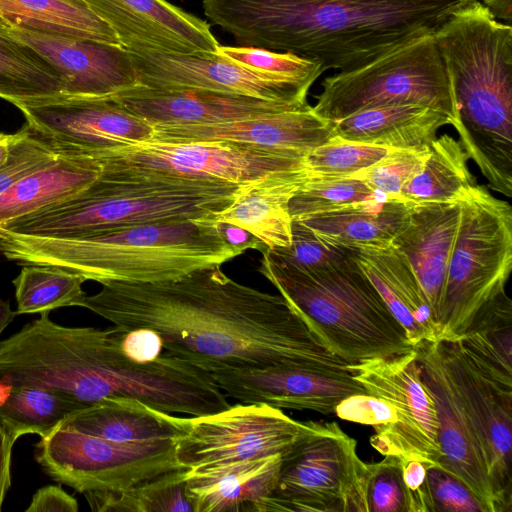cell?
<instances>
[{"label": "cell", "instance_id": "cell-1", "mask_svg": "<svg viewBox=\"0 0 512 512\" xmlns=\"http://www.w3.org/2000/svg\"><path fill=\"white\" fill-rule=\"evenodd\" d=\"M77 306L124 330L155 331L164 351L209 373L286 366L347 370L348 363L324 346L284 297L241 284L220 265L156 283L109 282Z\"/></svg>", "mask_w": 512, "mask_h": 512}, {"label": "cell", "instance_id": "cell-2", "mask_svg": "<svg viewBox=\"0 0 512 512\" xmlns=\"http://www.w3.org/2000/svg\"><path fill=\"white\" fill-rule=\"evenodd\" d=\"M471 0H201L240 46L351 70L427 34Z\"/></svg>", "mask_w": 512, "mask_h": 512}, {"label": "cell", "instance_id": "cell-3", "mask_svg": "<svg viewBox=\"0 0 512 512\" xmlns=\"http://www.w3.org/2000/svg\"><path fill=\"white\" fill-rule=\"evenodd\" d=\"M123 332L117 326H62L41 314L0 340V391L35 386L87 407L124 398L178 412L188 391L184 363L168 353L150 363L134 362L121 347Z\"/></svg>", "mask_w": 512, "mask_h": 512}, {"label": "cell", "instance_id": "cell-4", "mask_svg": "<svg viewBox=\"0 0 512 512\" xmlns=\"http://www.w3.org/2000/svg\"><path fill=\"white\" fill-rule=\"evenodd\" d=\"M246 251L221 224L161 221L97 230L68 238L0 235V253L20 265H50L100 284L156 283L222 265Z\"/></svg>", "mask_w": 512, "mask_h": 512}, {"label": "cell", "instance_id": "cell-5", "mask_svg": "<svg viewBox=\"0 0 512 512\" xmlns=\"http://www.w3.org/2000/svg\"><path fill=\"white\" fill-rule=\"evenodd\" d=\"M259 272L335 356L347 363L408 353L414 346L355 260L303 271L262 250Z\"/></svg>", "mask_w": 512, "mask_h": 512}, {"label": "cell", "instance_id": "cell-6", "mask_svg": "<svg viewBox=\"0 0 512 512\" xmlns=\"http://www.w3.org/2000/svg\"><path fill=\"white\" fill-rule=\"evenodd\" d=\"M240 185L101 175L82 193L11 223L0 235L68 238L122 226L206 219L227 208Z\"/></svg>", "mask_w": 512, "mask_h": 512}, {"label": "cell", "instance_id": "cell-7", "mask_svg": "<svg viewBox=\"0 0 512 512\" xmlns=\"http://www.w3.org/2000/svg\"><path fill=\"white\" fill-rule=\"evenodd\" d=\"M460 222L438 314L439 341H456L500 294L512 269V208L475 185Z\"/></svg>", "mask_w": 512, "mask_h": 512}, {"label": "cell", "instance_id": "cell-8", "mask_svg": "<svg viewBox=\"0 0 512 512\" xmlns=\"http://www.w3.org/2000/svg\"><path fill=\"white\" fill-rule=\"evenodd\" d=\"M313 110L335 122L358 111L417 104L444 113L455 127L457 109L432 34L414 39L373 61L326 77Z\"/></svg>", "mask_w": 512, "mask_h": 512}, {"label": "cell", "instance_id": "cell-9", "mask_svg": "<svg viewBox=\"0 0 512 512\" xmlns=\"http://www.w3.org/2000/svg\"><path fill=\"white\" fill-rule=\"evenodd\" d=\"M336 422L304 421L282 454L273 493L253 512H367L366 462Z\"/></svg>", "mask_w": 512, "mask_h": 512}, {"label": "cell", "instance_id": "cell-10", "mask_svg": "<svg viewBox=\"0 0 512 512\" xmlns=\"http://www.w3.org/2000/svg\"><path fill=\"white\" fill-rule=\"evenodd\" d=\"M102 176L120 180H203L244 184L304 166V157L229 141L148 140L92 153Z\"/></svg>", "mask_w": 512, "mask_h": 512}, {"label": "cell", "instance_id": "cell-11", "mask_svg": "<svg viewBox=\"0 0 512 512\" xmlns=\"http://www.w3.org/2000/svg\"><path fill=\"white\" fill-rule=\"evenodd\" d=\"M174 440L119 443L57 428L35 445V460L51 479L77 492L125 490L187 469L176 458Z\"/></svg>", "mask_w": 512, "mask_h": 512}, {"label": "cell", "instance_id": "cell-12", "mask_svg": "<svg viewBox=\"0 0 512 512\" xmlns=\"http://www.w3.org/2000/svg\"><path fill=\"white\" fill-rule=\"evenodd\" d=\"M304 421L264 403H238L207 415L185 416L174 440L181 466L194 469L282 455L297 440Z\"/></svg>", "mask_w": 512, "mask_h": 512}, {"label": "cell", "instance_id": "cell-13", "mask_svg": "<svg viewBox=\"0 0 512 512\" xmlns=\"http://www.w3.org/2000/svg\"><path fill=\"white\" fill-rule=\"evenodd\" d=\"M346 368L367 394L385 400L396 411L397 422L370 437L372 447L384 456L438 464L441 452L437 415L432 396L421 379L415 349L348 363Z\"/></svg>", "mask_w": 512, "mask_h": 512}, {"label": "cell", "instance_id": "cell-14", "mask_svg": "<svg viewBox=\"0 0 512 512\" xmlns=\"http://www.w3.org/2000/svg\"><path fill=\"white\" fill-rule=\"evenodd\" d=\"M55 148L92 154L151 140L154 128L111 97L59 95L13 104Z\"/></svg>", "mask_w": 512, "mask_h": 512}, {"label": "cell", "instance_id": "cell-15", "mask_svg": "<svg viewBox=\"0 0 512 512\" xmlns=\"http://www.w3.org/2000/svg\"><path fill=\"white\" fill-rule=\"evenodd\" d=\"M139 85L154 89H201L309 106V86L260 74L217 53L177 54L128 50Z\"/></svg>", "mask_w": 512, "mask_h": 512}, {"label": "cell", "instance_id": "cell-16", "mask_svg": "<svg viewBox=\"0 0 512 512\" xmlns=\"http://www.w3.org/2000/svg\"><path fill=\"white\" fill-rule=\"evenodd\" d=\"M414 349L421 379L435 405L441 452L438 465L460 478L488 512H501L482 438L453 383L441 342H423Z\"/></svg>", "mask_w": 512, "mask_h": 512}, {"label": "cell", "instance_id": "cell-17", "mask_svg": "<svg viewBox=\"0 0 512 512\" xmlns=\"http://www.w3.org/2000/svg\"><path fill=\"white\" fill-rule=\"evenodd\" d=\"M440 342L453 383L482 438L501 512H510L512 382L484 370L456 341Z\"/></svg>", "mask_w": 512, "mask_h": 512}, {"label": "cell", "instance_id": "cell-18", "mask_svg": "<svg viewBox=\"0 0 512 512\" xmlns=\"http://www.w3.org/2000/svg\"><path fill=\"white\" fill-rule=\"evenodd\" d=\"M218 387L242 403H264L279 409L334 414L349 396L367 394L344 369L286 366L210 373Z\"/></svg>", "mask_w": 512, "mask_h": 512}, {"label": "cell", "instance_id": "cell-19", "mask_svg": "<svg viewBox=\"0 0 512 512\" xmlns=\"http://www.w3.org/2000/svg\"><path fill=\"white\" fill-rule=\"evenodd\" d=\"M127 50L217 53L210 25L167 0H83Z\"/></svg>", "mask_w": 512, "mask_h": 512}, {"label": "cell", "instance_id": "cell-20", "mask_svg": "<svg viewBox=\"0 0 512 512\" xmlns=\"http://www.w3.org/2000/svg\"><path fill=\"white\" fill-rule=\"evenodd\" d=\"M9 29L57 70L61 95L111 97L139 85L130 54L120 44Z\"/></svg>", "mask_w": 512, "mask_h": 512}, {"label": "cell", "instance_id": "cell-21", "mask_svg": "<svg viewBox=\"0 0 512 512\" xmlns=\"http://www.w3.org/2000/svg\"><path fill=\"white\" fill-rule=\"evenodd\" d=\"M111 98L155 126L207 125L304 109L291 104L201 89H154L142 85Z\"/></svg>", "mask_w": 512, "mask_h": 512}, {"label": "cell", "instance_id": "cell-22", "mask_svg": "<svg viewBox=\"0 0 512 512\" xmlns=\"http://www.w3.org/2000/svg\"><path fill=\"white\" fill-rule=\"evenodd\" d=\"M153 128L154 141H229L303 157L336 136L334 122L317 115L313 106L216 124Z\"/></svg>", "mask_w": 512, "mask_h": 512}, {"label": "cell", "instance_id": "cell-23", "mask_svg": "<svg viewBox=\"0 0 512 512\" xmlns=\"http://www.w3.org/2000/svg\"><path fill=\"white\" fill-rule=\"evenodd\" d=\"M460 215L461 202L410 206L392 242L411 266L437 323Z\"/></svg>", "mask_w": 512, "mask_h": 512}, {"label": "cell", "instance_id": "cell-24", "mask_svg": "<svg viewBox=\"0 0 512 512\" xmlns=\"http://www.w3.org/2000/svg\"><path fill=\"white\" fill-rule=\"evenodd\" d=\"M311 175L303 166L275 171L241 184L227 208L202 220L241 228L266 248L287 247L292 240L288 203Z\"/></svg>", "mask_w": 512, "mask_h": 512}, {"label": "cell", "instance_id": "cell-25", "mask_svg": "<svg viewBox=\"0 0 512 512\" xmlns=\"http://www.w3.org/2000/svg\"><path fill=\"white\" fill-rule=\"evenodd\" d=\"M359 268L373 284L415 347L439 341V326L411 266L392 244L350 249Z\"/></svg>", "mask_w": 512, "mask_h": 512}, {"label": "cell", "instance_id": "cell-26", "mask_svg": "<svg viewBox=\"0 0 512 512\" xmlns=\"http://www.w3.org/2000/svg\"><path fill=\"white\" fill-rule=\"evenodd\" d=\"M282 455L187 470L193 512L253 511L278 481Z\"/></svg>", "mask_w": 512, "mask_h": 512}, {"label": "cell", "instance_id": "cell-27", "mask_svg": "<svg viewBox=\"0 0 512 512\" xmlns=\"http://www.w3.org/2000/svg\"><path fill=\"white\" fill-rule=\"evenodd\" d=\"M56 150L60 151L56 159L0 195V231L19 219L75 197L101 176L102 165L96 157Z\"/></svg>", "mask_w": 512, "mask_h": 512}, {"label": "cell", "instance_id": "cell-28", "mask_svg": "<svg viewBox=\"0 0 512 512\" xmlns=\"http://www.w3.org/2000/svg\"><path fill=\"white\" fill-rule=\"evenodd\" d=\"M451 120L444 113L417 104L366 109L334 122L336 137L390 149L428 147Z\"/></svg>", "mask_w": 512, "mask_h": 512}, {"label": "cell", "instance_id": "cell-29", "mask_svg": "<svg viewBox=\"0 0 512 512\" xmlns=\"http://www.w3.org/2000/svg\"><path fill=\"white\" fill-rule=\"evenodd\" d=\"M59 428L106 440L131 443L176 439L184 417L160 411L137 399L102 401L71 414Z\"/></svg>", "mask_w": 512, "mask_h": 512}, {"label": "cell", "instance_id": "cell-30", "mask_svg": "<svg viewBox=\"0 0 512 512\" xmlns=\"http://www.w3.org/2000/svg\"><path fill=\"white\" fill-rule=\"evenodd\" d=\"M409 209L401 201L378 198L297 221L337 247H386L392 244Z\"/></svg>", "mask_w": 512, "mask_h": 512}, {"label": "cell", "instance_id": "cell-31", "mask_svg": "<svg viewBox=\"0 0 512 512\" xmlns=\"http://www.w3.org/2000/svg\"><path fill=\"white\" fill-rule=\"evenodd\" d=\"M0 21L19 30L120 44L83 0H0Z\"/></svg>", "mask_w": 512, "mask_h": 512}, {"label": "cell", "instance_id": "cell-32", "mask_svg": "<svg viewBox=\"0 0 512 512\" xmlns=\"http://www.w3.org/2000/svg\"><path fill=\"white\" fill-rule=\"evenodd\" d=\"M460 141L449 134L429 145L421 170L407 183L400 201L408 206L460 202L476 185Z\"/></svg>", "mask_w": 512, "mask_h": 512}, {"label": "cell", "instance_id": "cell-33", "mask_svg": "<svg viewBox=\"0 0 512 512\" xmlns=\"http://www.w3.org/2000/svg\"><path fill=\"white\" fill-rule=\"evenodd\" d=\"M62 94V79L35 48L0 21V98L14 104Z\"/></svg>", "mask_w": 512, "mask_h": 512}, {"label": "cell", "instance_id": "cell-34", "mask_svg": "<svg viewBox=\"0 0 512 512\" xmlns=\"http://www.w3.org/2000/svg\"><path fill=\"white\" fill-rule=\"evenodd\" d=\"M86 407L42 387L19 386L0 391V421L15 442L27 434L45 438L71 414Z\"/></svg>", "mask_w": 512, "mask_h": 512}, {"label": "cell", "instance_id": "cell-35", "mask_svg": "<svg viewBox=\"0 0 512 512\" xmlns=\"http://www.w3.org/2000/svg\"><path fill=\"white\" fill-rule=\"evenodd\" d=\"M187 470L161 473L125 490L83 494L96 512H193L186 490Z\"/></svg>", "mask_w": 512, "mask_h": 512}, {"label": "cell", "instance_id": "cell-36", "mask_svg": "<svg viewBox=\"0 0 512 512\" xmlns=\"http://www.w3.org/2000/svg\"><path fill=\"white\" fill-rule=\"evenodd\" d=\"M456 342L490 373L512 380V303L506 291L485 308Z\"/></svg>", "mask_w": 512, "mask_h": 512}, {"label": "cell", "instance_id": "cell-37", "mask_svg": "<svg viewBox=\"0 0 512 512\" xmlns=\"http://www.w3.org/2000/svg\"><path fill=\"white\" fill-rule=\"evenodd\" d=\"M85 278L50 265H23L12 280L17 301L16 315L44 314L67 306H77L86 295Z\"/></svg>", "mask_w": 512, "mask_h": 512}, {"label": "cell", "instance_id": "cell-38", "mask_svg": "<svg viewBox=\"0 0 512 512\" xmlns=\"http://www.w3.org/2000/svg\"><path fill=\"white\" fill-rule=\"evenodd\" d=\"M378 198L381 197L357 178H324L311 175L290 199L288 210L292 221L303 220Z\"/></svg>", "mask_w": 512, "mask_h": 512}, {"label": "cell", "instance_id": "cell-39", "mask_svg": "<svg viewBox=\"0 0 512 512\" xmlns=\"http://www.w3.org/2000/svg\"><path fill=\"white\" fill-rule=\"evenodd\" d=\"M217 54L260 74L309 87L325 71L319 61L291 52L219 45Z\"/></svg>", "mask_w": 512, "mask_h": 512}, {"label": "cell", "instance_id": "cell-40", "mask_svg": "<svg viewBox=\"0 0 512 512\" xmlns=\"http://www.w3.org/2000/svg\"><path fill=\"white\" fill-rule=\"evenodd\" d=\"M394 149L334 137L304 157L305 168L324 178L352 177Z\"/></svg>", "mask_w": 512, "mask_h": 512}, {"label": "cell", "instance_id": "cell-41", "mask_svg": "<svg viewBox=\"0 0 512 512\" xmlns=\"http://www.w3.org/2000/svg\"><path fill=\"white\" fill-rule=\"evenodd\" d=\"M269 254L285 265L316 271L343 265L352 261L350 249L334 246L322 240L301 221H292V240L289 246L266 248Z\"/></svg>", "mask_w": 512, "mask_h": 512}, {"label": "cell", "instance_id": "cell-42", "mask_svg": "<svg viewBox=\"0 0 512 512\" xmlns=\"http://www.w3.org/2000/svg\"><path fill=\"white\" fill-rule=\"evenodd\" d=\"M428 151L429 146L419 149H394L352 177L361 180L379 197L400 201L403 188L421 170Z\"/></svg>", "mask_w": 512, "mask_h": 512}, {"label": "cell", "instance_id": "cell-43", "mask_svg": "<svg viewBox=\"0 0 512 512\" xmlns=\"http://www.w3.org/2000/svg\"><path fill=\"white\" fill-rule=\"evenodd\" d=\"M365 500L367 512H412L400 457L366 463Z\"/></svg>", "mask_w": 512, "mask_h": 512}, {"label": "cell", "instance_id": "cell-44", "mask_svg": "<svg viewBox=\"0 0 512 512\" xmlns=\"http://www.w3.org/2000/svg\"><path fill=\"white\" fill-rule=\"evenodd\" d=\"M23 135L14 143L0 167V195L28 174L46 166L60 155L50 142L24 124Z\"/></svg>", "mask_w": 512, "mask_h": 512}, {"label": "cell", "instance_id": "cell-45", "mask_svg": "<svg viewBox=\"0 0 512 512\" xmlns=\"http://www.w3.org/2000/svg\"><path fill=\"white\" fill-rule=\"evenodd\" d=\"M427 483L432 512H488L460 478L438 464L427 468Z\"/></svg>", "mask_w": 512, "mask_h": 512}, {"label": "cell", "instance_id": "cell-46", "mask_svg": "<svg viewBox=\"0 0 512 512\" xmlns=\"http://www.w3.org/2000/svg\"><path fill=\"white\" fill-rule=\"evenodd\" d=\"M339 418L369 425L379 433L397 422L395 409L385 400L370 394L347 397L336 407Z\"/></svg>", "mask_w": 512, "mask_h": 512}, {"label": "cell", "instance_id": "cell-47", "mask_svg": "<svg viewBox=\"0 0 512 512\" xmlns=\"http://www.w3.org/2000/svg\"><path fill=\"white\" fill-rule=\"evenodd\" d=\"M121 347L128 358L142 364L155 361L164 352L160 336L147 328L124 330Z\"/></svg>", "mask_w": 512, "mask_h": 512}, {"label": "cell", "instance_id": "cell-48", "mask_svg": "<svg viewBox=\"0 0 512 512\" xmlns=\"http://www.w3.org/2000/svg\"><path fill=\"white\" fill-rule=\"evenodd\" d=\"M401 461L412 512H432L427 483V468L431 465L417 458H401Z\"/></svg>", "mask_w": 512, "mask_h": 512}, {"label": "cell", "instance_id": "cell-49", "mask_svg": "<svg viewBox=\"0 0 512 512\" xmlns=\"http://www.w3.org/2000/svg\"><path fill=\"white\" fill-rule=\"evenodd\" d=\"M79 509L75 497L58 485L39 488L32 496L26 512H77Z\"/></svg>", "mask_w": 512, "mask_h": 512}, {"label": "cell", "instance_id": "cell-50", "mask_svg": "<svg viewBox=\"0 0 512 512\" xmlns=\"http://www.w3.org/2000/svg\"><path fill=\"white\" fill-rule=\"evenodd\" d=\"M15 441L0 421V511L11 486V455Z\"/></svg>", "mask_w": 512, "mask_h": 512}, {"label": "cell", "instance_id": "cell-51", "mask_svg": "<svg viewBox=\"0 0 512 512\" xmlns=\"http://www.w3.org/2000/svg\"><path fill=\"white\" fill-rule=\"evenodd\" d=\"M496 19L511 22L512 0H480Z\"/></svg>", "mask_w": 512, "mask_h": 512}, {"label": "cell", "instance_id": "cell-52", "mask_svg": "<svg viewBox=\"0 0 512 512\" xmlns=\"http://www.w3.org/2000/svg\"><path fill=\"white\" fill-rule=\"evenodd\" d=\"M24 129L23 125L17 132L12 134L0 132V167L8 159L12 146L23 135Z\"/></svg>", "mask_w": 512, "mask_h": 512}, {"label": "cell", "instance_id": "cell-53", "mask_svg": "<svg viewBox=\"0 0 512 512\" xmlns=\"http://www.w3.org/2000/svg\"><path fill=\"white\" fill-rule=\"evenodd\" d=\"M16 312L12 311L9 301L0 298V335L5 328L13 321Z\"/></svg>", "mask_w": 512, "mask_h": 512}]
</instances>
